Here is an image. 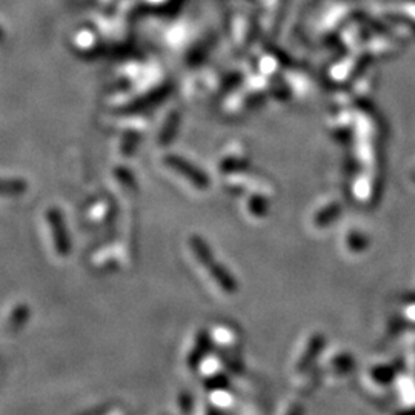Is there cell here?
Masks as SVG:
<instances>
[{
	"label": "cell",
	"instance_id": "4",
	"mask_svg": "<svg viewBox=\"0 0 415 415\" xmlns=\"http://www.w3.org/2000/svg\"><path fill=\"white\" fill-rule=\"evenodd\" d=\"M166 165H168L171 170L177 171L179 174H184V176H188V179H189V180H193L195 185H203V184H205V180L202 179V176L199 177V174L193 172L191 170L188 168L189 165H185V163L181 162V160L177 158V157H168V158H166Z\"/></svg>",
	"mask_w": 415,
	"mask_h": 415
},
{
	"label": "cell",
	"instance_id": "1",
	"mask_svg": "<svg viewBox=\"0 0 415 415\" xmlns=\"http://www.w3.org/2000/svg\"><path fill=\"white\" fill-rule=\"evenodd\" d=\"M194 257L197 259L199 263L206 269V272L211 275V279L215 282V285L220 288L225 294H234L236 293V282L232 275L215 260L214 254L211 252L205 240L197 236H193L189 240Z\"/></svg>",
	"mask_w": 415,
	"mask_h": 415
},
{
	"label": "cell",
	"instance_id": "3",
	"mask_svg": "<svg viewBox=\"0 0 415 415\" xmlns=\"http://www.w3.org/2000/svg\"><path fill=\"white\" fill-rule=\"evenodd\" d=\"M24 180H0V197H17L26 193Z\"/></svg>",
	"mask_w": 415,
	"mask_h": 415
},
{
	"label": "cell",
	"instance_id": "2",
	"mask_svg": "<svg viewBox=\"0 0 415 415\" xmlns=\"http://www.w3.org/2000/svg\"><path fill=\"white\" fill-rule=\"evenodd\" d=\"M47 222L49 225L51 236H53V243L57 254L60 257H67L71 252V240L67 231V225H65L63 215L59 209L51 208L47 213Z\"/></svg>",
	"mask_w": 415,
	"mask_h": 415
}]
</instances>
